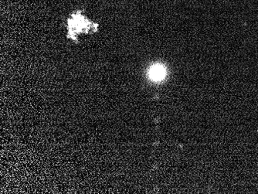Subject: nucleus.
I'll list each match as a JSON object with an SVG mask.
<instances>
[{
	"instance_id": "nucleus-1",
	"label": "nucleus",
	"mask_w": 258,
	"mask_h": 194,
	"mask_svg": "<svg viewBox=\"0 0 258 194\" xmlns=\"http://www.w3.org/2000/svg\"><path fill=\"white\" fill-rule=\"evenodd\" d=\"M166 69L162 65L156 64L152 66L149 72V76L152 81L159 82L166 76Z\"/></svg>"
}]
</instances>
